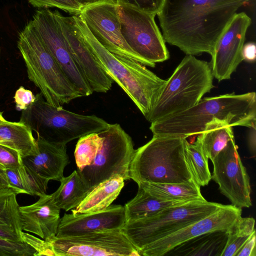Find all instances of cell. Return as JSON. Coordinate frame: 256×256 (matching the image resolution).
Masks as SVG:
<instances>
[{
    "mask_svg": "<svg viewBox=\"0 0 256 256\" xmlns=\"http://www.w3.org/2000/svg\"><path fill=\"white\" fill-rule=\"evenodd\" d=\"M236 256H256V230L242 245Z\"/></svg>",
    "mask_w": 256,
    "mask_h": 256,
    "instance_id": "74e56055",
    "label": "cell"
},
{
    "mask_svg": "<svg viewBox=\"0 0 256 256\" xmlns=\"http://www.w3.org/2000/svg\"><path fill=\"white\" fill-rule=\"evenodd\" d=\"M222 204L194 200L166 207L148 217L126 222L122 230L140 250L210 215Z\"/></svg>",
    "mask_w": 256,
    "mask_h": 256,
    "instance_id": "ba28073f",
    "label": "cell"
},
{
    "mask_svg": "<svg viewBox=\"0 0 256 256\" xmlns=\"http://www.w3.org/2000/svg\"><path fill=\"white\" fill-rule=\"evenodd\" d=\"M22 238L24 242L28 244L36 252V256H55L50 243L41 240L29 232H22Z\"/></svg>",
    "mask_w": 256,
    "mask_h": 256,
    "instance_id": "e575fe53",
    "label": "cell"
},
{
    "mask_svg": "<svg viewBox=\"0 0 256 256\" xmlns=\"http://www.w3.org/2000/svg\"><path fill=\"white\" fill-rule=\"evenodd\" d=\"M251 23L245 12L236 13L220 36L210 63L214 78L218 81L230 79L243 60L242 48Z\"/></svg>",
    "mask_w": 256,
    "mask_h": 256,
    "instance_id": "2e32d148",
    "label": "cell"
},
{
    "mask_svg": "<svg viewBox=\"0 0 256 256\" xmlns=\"http://www.w3.org/2000/svg\"><path fill=\"white\" fill-rule=\"evenodd\" d=\"M0 256H36V252L24 242H17L0 237Z\"/></svg>",
    "mask_w": 256,
    "mask_h": 256,
    "instance_id": "d6a6232c",
    "label": "cell"
},
{
    "mask_svg": "<svg viewBox=\"0 0 256 256\" xmlns=\"http://www.w3.org/2000/svg\"><path fill=\"white\" fill-rule=\"evenodd\" d=\"M252 217L238 218L226 230V240L220 256H236L238 252L255 230Z\"/></svg>",
    "mask_w": 256,
    "mask_h": 256,
    "instance_id": "f546056e",
    "label": "cell"
},
{
    "mask_svg": "<svg viewBox=\"0 0 256 256\" xmlns=\"http://www.w3.org/2000/svg\"><path fill=\"white\" fill-rule=\"evenodd\" d=\"M30 22L58 66L82 96L93 92L76 62L54 12L48 8L36 10Z\"/></svg>",
    "mask_w": 256,
    "mask_h": 256,
    "instance_id": "8fae6325",
    "label": "cell"
},
{
    "mask_svg": "<svg viewBox=\"0 0 256 256\" xmlns=\"http://www.w3.org/2000/svg\"><path fill=\"white\" fill-rule=\"evenodd\" d=\"M8 188L16 194H24L40 196L46 194L49 180L27 168L23 163L15 169L6 170Z\"/></svg>",
    "mask_w": 256,
    "mask_h": 256,
    "instance_id": "484cf974",
    "label": "cell"
},
{
    "mask_svg": "<svg viewBox=\"0 0 256 256\" xmlns=\"http://www.w3.org/2000/svg\"><path fill=\"white\" fill-rule=\"evenodd\" d=\"M54 12L60 22L72 55L92 92H106L112 80L103 71L84 41L73 16H64Z\"/></svg>",
    "mask_w": 256,
    "mask_h": 256,
    "instance_id": "e0dca14e",
    "label": "cell"
},
{
    "mask_svg": "<svg viewBox=\"0 0 256 256\" xmlns=\"http://www.w3.org/2000/svg\"><path fill=\"white\" fill-rule=\"evenodd\" d=\"M73 18L99 66L122 89L146 118L166 80L137 61L108 52L92 34L79 14L74 15Z\"/></svg>",
    "mask_w": 256,
    "mask_h": 256,
    "instance_id": "3957f363",
    "label": "cell"
},
{
    "mask_svg": "<svg viewBox=\"0 0 256 256\" xmlns=\"http://www.w3.org/2000/svg\"><path fill=\"white\" fill-rule=\"evenodd\" d=\"M39 197L30 205L20 206L22 228L49 242L56 236L60 209L56 204L52 194Z\"/></svg>",
    "mask_w": 256,
    "mask_h": 256,
    "instance_id": "d6986e66",
    "label": "cell"
},
{
    "mask_svg": "<svg viewBox=\"0 0 256 256\" xmlns=\"http://www.w3.org/2000/svg\"><path fill=\"white\" fill-rule=\"evenodd\" d=\"M8 187L6 170L0 165V189Z\"/></svg>",
    "mask_w": 256,
    "mask_h": 256,
    "instance_id": "60d3db41",
    "label": "cell"
},
{
    "mask_svg": "<svg viewBox=\"0 0 256 256\" xmlns=\"http://www.w3.org/2000/svg\"><path fill=\"white\" fill-rule=\"evenodd\" d=\"M122 36L128 46L146 62L154 68L170 58L156 16L118 4Z\"/></svg>",
    "mask_w": 256,
    "mask_h": 256,
    "instance_id": "30bf717a",
    "label": "cell"
},
{
    "mask_svg": "<svg viewBox=\"0 0 256 256\" xmlns=\"http://www.w3.org/2000/svg\"><path fill=\"white\" fill-rule=\"evenodd\" d=\"M78 14L92 34L106 50L146 66V62L128 46L122 36L116 0H100L86 3Z\"/></svg>",
    "mask_w": 256,
    "mask_h": 256,
    "instance_id": "4fadbf2b",
    "label": "cell"
},
{
    "mask_svg": "<svg viewBox=\"0 0 256 256\" xmlns=\"http://www.w3.org/2000/svg\"><path fill=\"white\" fill-rule=\"evenodd\" d=\"M242 208L222 204L214 212L180 230L151 243L140 250V256H163L181 244L206 233L226 230L240 216Z\"/></svg>",
    "mask_w": 256,
    "mask_h": 256,
    "instance_id": "9a60e30c",
    "label": "cell"
},
{
    "mask_svg": "<svg viewBox=\"0 0 256 256\" xmlns=\"http://www.w3.org/2000/svg\"><path fill=\"white\" fill-rule=\"evenodd\" d=\"M7 120H5L4 117L2 116V112H0V124L6 122Z\"/></svg>",
    "mask_w": 256,
    "mask_h": 256,
    "instance_id": "7bdbcfd3",
    "label": "cell"
},
{
    "mask_svg": "<svg viewBox=\"0 0 256 256\" xmlns=\"http://www.w3.org/2000/svg\"><path fill=\"white\" fill-rule=\"evenodd\" d=\"M0 165H1V164H0ZM1 166H2V165H1Z\"/></svg>",
    "mask_w": 256,
    "mask_h": 256,
    "instance_id": "ee69618b",
    "label": "cell"
},
{
    "mask_svg": "<svg viewBox=\"0 0 256 256\" xmlns=\"http://www.w3.org/2000/svg\"><path fill=\"white\" fill-rule=\"evenodd\" d=\"M126 222L124 206L111 204L102 210L83 214L65 213L60 218L56 238L78 236L122 229Z\"/></svg>",
    "mask_w": 256,
    "mask_h": 256,
    "instance_id": "ac0fdd59",
    "label": "cell"
},
{
    "mask_svg": "<svg viewBox=\"0 0 256 256\" xmlns=\"http://www.w3.org/2000/svg\"><path fill=\"white\" fill-rule=\"evenodd\" d=\"M124 178L116 175L92 189L75 208L74 214L96 212L110 206L118 198L124 186Z\"/></svg>",
    "mask_w": 256,
    "mask_h": 256,
    "instance_id": "44dd1931",
    "label": "cell"
},
{
    "mask_svg": "<svg viewBox=\"0 0 256 256\" xmlns=\"http://www.w3.org/2000/svg\"><path fill=\"white\" fill-rule=\"evenodd\" d=\"M38 152L22 158V163L40 177L48 180L60 181L70 160L66 144L49 142L39 136L36 139Z\"/></svg>",
    "mask_w": 256,
    "mask_h": 256,
    "instance_id": "ffe728a7",
    "label": "cell"
},
{
    "mask_svg": "<svg viewBox=\"0 0 256 256\" xmlns=\"http://www.w3.org/2000/svg\"><path fill=\"white\" fill-rule=\"evenodd\" d=\"M0 145L18 151L22 158L38 152L36 139L26 125L19 122L0 124Z\"/></svg>",
    "mask_w": 256,
    "mask_h": 256,
    "instance_id": "603a6c76",
    "label": "cell"
},
{
    "mask_svg": "<svg viewBox=\"0 0 256 256\" xmlns=\"http://www.w3.org/2000/svg\"><path fill=\"white\" fill-rule=\"evenodd\" d=\"M34 7L42 8H56L70 14H80L84 4L79 0H28Z\"/></svg>",
    "mask_w": 256,
    "mask_h": 256,
    "instance_id": "1f68e13d",
    "label": "cell"
},
{
    "mask_svg": "<svg viewBox=\"0 0 256 256\" xmlns=\"http://www.w3.org/2000/svg\"><path fill=\"white\" fill-rule=\"evenodd\" d=\"M186 162L196 183L200 186L208 185L212 180L208 158L204 154L198 140L190 143L188 140L184 148Z\"/></svg>",
    "mask_w": 256,
    "mask_h": 256,
    "instance_id": "f1b7e54d",
    "label": "cell"
},
{
    "mask_svg": "<svg viewBox=\"0 0 256 256\" xmlns=\"http://www.w3.org/2000/svg\"><path fill=\"white\" fill-rule=\"evenodd\" d=\"M156 198L168 202L206 200L201 194L200 186L195 181L180 184H158L142 182L138 184Z\"/></svg>",
    "mask_w": 256,
    "mask_h": 256,
    "instance_id": "cb8c5ba5",
    "label": "cell"
},
{
    "mask_svg": "<svg viewBox=\"0 0 256 256\" xmlns=\"http://www.w3.org/2000/svg\"><path fill=\"white\" fill-rule=\"evenodd\" d=\"M18 48L25 62L28 78L50 104L62 106L82 97L70 83L30 20L20 32Z\"/></svg>",
    "mask_w": 256,
    "mask_h": 256,
    "instance_id": "5b68a950",
    "label": "cell"
},
{
    "mask_svg": "<svg viewBox=\"0 0 256 256\" xmlns=\"http://www.w3.org/2000/svg\"><path fill=\"white\" fill-rule=\"evenodd\" d=\"M185 202H168L158 200L140 186H138V190L136 196L124 206L126 222L148 217L166 207Z\"/></svg>",
    "mask_w": 256,
    "mask_h": 256,
    "instance_id": "4316f807",
    "label": "cell"
},
{
    "mask_svg": "<svg viewBox=\"0 0 256 256\" xmlns=\"http://www.w3.org/2000/svg\"><path fill=\"white\" fill-rule=\"evenodd\" d=\"M22 164V157L18 151L0 145V164L5 170L16 168Z\"/></svg>",
    "mask_w": 256,
    "mask_h": 256,
    "instance_id": "d590c367",
    "label": "cell"
},
{
    "mask_svg": "<svg viewBox=\"0 0 256 256\" xmlns=\"http://www.w3.org/2000/svg\"><path fill=\"white\" fill-rule=\"evenodd\" d=\"M238 148L233 138L214 158L212 179L232 205L240 208H248L252 206L250 179Z\"/></svg>",
    "mask_w": 256,
    "mask_h": 256,
    "instance_id": "5bb4252c",
    "label": "cell"
},
{
    "mask_svg": "<svg viewBox=\"0 0 256 256\" xmlns=\"http://www.w3.org/2000/svg\"><path fill=\"white\" fill-rule=\"evenodd\" d=\"M79 0L82 2L84 4H86V3L92 2H96V1H98V0Z\"/></svg>",
    "mask_w": 256,
    "mask_h": 256,
    "instance_id": "b9f144b4",
    "label": "cell"
},
{
    "mask_svg": "<svg viewBox=\"0 0 256 256\" xmlns=\"http://www.w3.org/2000/svg\"><path fill=\"white\" fill-rule=\"evenodd\" d=\"M186 141L182 136L153 135L150 141L134 150L130 165V180L137 184L194 181L185 159Z\"/></svg>",
    "mask_w": 256,
    "mask_h": 256,
    "instance_id": "277c9868",
    "label": "cell"
},
{
    "mask_svg": "<svg viewBox=\"0 0 256 256\" xmlns=\"http://www.w3.org/2000/svg\"><path fill=\"white\" fill-rule=\"evenodd\" d=\"M223 122L231 126H256V94L234 92L204 98L184 110L150 123L154 136L188 138L198 135L210 123Z\"/></svg>",
    "mask_w": 256,
    "mask_h": 256,
    "instance_id": "7a4b0ae2",
    "label": "cell"
},
{
    "mask_svg": "<svg viewBox=\"0 0 256 256\" xmlns=\"http://www.w3.org/2000/svg\"><path fill=\"white\" fill-rule=\"evenodd\" d=\"M60 182L58 188L52 194L56 206L66 212L77 207L90 192L78 170L64 176Z\"/></svg>",
    "mask_w": 256,
    "mask_h": 256,
    "instance_id": "d4e9b609",
    "label": "cell"
},
{
    "mask_svg": "<svg viewBox=\"0 0 256 256\" xmlns=\"http://www.w3.org/2000/svg\"><path fill=\"white\" fill-rule=\"evenodd\" d=\"M20 122L49 142L66 144L85 135L105 130L108 123L95 115H83L48 104L42 94L22 110Z\"/></svg>",
    "mask_w": 256,
    "mask_h": 256,
    "instance_id": "52a82bcc",
    "label": "cell"
},
{
    "mask_svg": "<svg viewBox=\"0 0 256 256\" xmlns=\"http://www.w3.org/2000/svg\"><path fill=\"white\" fill-rule=\"evenodd\" d=\"M252 0H165L157 14L164 40L186 55L213 54L237 11Z\"/></svg>",
    "mask_w": 256,
    "mask_h": 256,
    "instance_id": "6da1fadb",
    "label": "cell"
},
{
    "mask_svg": "<svg viewBox=\"0 0 256 256\" xmlns=\"http://www.w3.org/2000/svg\"><path fill=\"white\" fill-rule=\"evenodd\" d=\"M48 242L55 256H141L121 229L55 237Z\"/></svg>",
    "mask_w": 256,
    "mask_h": 256,
    "instance_id": "7c38bea8",
    "label": "cell"
},
{
    "mask_svg": "<svg viewBox=\"0 0 256 256\" xmlns=\"http://www.w3.org/2000/svg\"><path fill=\"white\" fill-rule=\"evenodd\" d=\"M210 64L186 55L160 91L150 114L152 122L196 104L214 87Z\"/></svg>",
    "mask_w": 256,
    "mask_h": 256,
    "instance_id": "8992f818",
    "label": "cell"
},
{
    "mask_svg": "<svg viewBox=\"0 0 256 256\" xmlns=\"http://www.w3.org/2000/svg\"><path fill=\"white\" fill-rule=\"evenodd\" d=\"M165 0H116L118 4L127 6L154 16L160 11Z\"/></svg>",
    "mask_w": 256,
    "mask_h": 256,
    "instance_id": "836d02e7",
    "label": "cell"
},
{
    "mask_svg": "<svg viewBox=\"0 0 256 256\" xmlns=\"http://www.w3.org/2000/svg\"><path fill=\"white\" fill-rule=\"evenodd\" d=\"M16 195L8 187L0 189V237L23 242L20 206Z\"/></svg>",
    "mask_w": 256,
    "mask_h": 256,
    "instance_id": "7402d4cb",
    "label": "cell"
},
{
    "mask_svg": "<svg viewBox=\"0 0 256 256\" xmlns=\"http://www.w3.org/2000/svg\"><path fill=\"white\" fill-rule=\"evenodd\" d=\"M100 132L91 133L78 138L74 150V158L78 170L92 164L103 142Z\"/></svg>",
    "mask_w": 256,
    "mask_h": 256,
    "instance_id": "4dcf8cb0",
    "label": "cell"
},
{
    "mask_svg": "<svg viewBox=\"0 0 256 256\" xmlns=\"http://www.w3.org/2000/svg\"><path fill=\"white\" fill-rule=\"evenodd\" d=\"M233 138L232 127L224 122L216 121L208 124L196 140L205 156L212 162Z\"/></svg>",
    "mask_w": 256,
    "mask_h": 256,
    "instance_id": "83f0119b",
    "label": "cell"
},
{
    "mask_svg": "<svg viewBox=\"0 0 256 256\" xmlns=\"http://www.w3.org/2000/svg\"><path fill=\"white\" fill-rule=\"evenodd\" d=\"M250 128L248 135V145L251 152L255 154L256 146V126Z\"/></svg>",
    "mask_w": 256,
    "mask_h": 256,
    "instance_id": "ab89813d",
    "label": "cell"
},
{
    "mask_svg": "<svg viewBox=\"0 0 256 256\" xmlns=\"http://www.w3.org/2000/svg\"><path fill=\"white\" fill-rule=\"evenodd\" d=\"M102 146L93 163L78 170L90 191L116 175L130 180L129 168L135 149L132 138L118 124L100 132Z\"/></svg>",
    "mask_w": 256,
    "mask_h": 256,
    "instance_id": "9c48e42d",
    "label": "cell"
},
{
    "mask_svg": "<svg viewBox=\"0 0 256 256\" xmlns=\"http://www.w3.org/2000/svg\"><path fill=\"white\" fill-rule=\"evenodd\" d=\"M243 60L254 62L256 58V46L254 42H248L244 44L242 50Z\"/></svg>",
    "mask_w": 256,
    "mask_h": 256,
    "instance_id": "f35d334b",
    "label": "cell"
},
{
    "mask_svg": "<svg viewBox=\"0 0 256 256\" xmlns=\"http://www.w3.org/2000/svg\"><path fill=\"white\" fill-rule=\"evenodd\" d=\"M14 98L17 110H24L34 102L36 96L32 91L21 86L16 92Z\"/></svg>",
    "mask_w": 256,
    "mask_h": 256,
    "instance_id": "8d00e7d4",
    "label": "cell"
}]
</instances>
